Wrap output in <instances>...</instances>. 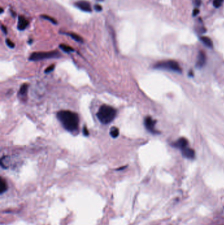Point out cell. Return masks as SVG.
Listing matches in <instances>:
<instances>
[{
    "label": "cell",
    "instance_id": "obj_1",
    "mask_svg": "<svg viewBox=\"0 0 224 225\" xmlns=\"http://www.w3.org/2000/svg\"><path fill=\"white\" fill-rule=\"evenodd\" d=\"M57 118L65 129L69 132H74L78 128L79 117L76 112L70 111L58 112Z\"/></svg>",
    "mask_w": 224,
    "mask_h": 225
},
{
    "label": "cell",
    "instance_id": "obj_2",
    "mask_svg": "<svg viewBox=\"0 0 224 225\" xmlns=\"http://www.w3.org/2000/svg\"><path fill=\"white\" fill-rule=\"evenodd\" d=\"M116 115V110L107 105H102L99 109L97 116L99 121L104 124H107L113 121Z\"/></svg>",
    "mask_w": 224,
    "mask_h": 225
},
{
    "label": "cell",
    "instance_id": "obj_3",
    "mask_svg": "<svg viewBox=\"0 0 224 225\" xmlns=\"http://www.w3.org/2000/svg\"><path fill=\"white\" fill-rule=\"evenodd\" d=\"M154 68H157V69L168 70L170 71H173V72H176V73H181L182 71V68L180 67L178 62L173 60L158 62L157 64L154 65Z\"/></svg>",
    "mask_w": 224,
    "mask_h": 225
},
{
    "label": "cell",
    "instance_id": "obj_4",
    "mask_svg": "<svg viewBox=\"0 0 224 225\" xmlns=\"http://www.w3.org/2000/svg\"><path fill=\"white\" fill-rule=\"evenodd\" d=\"M61 56L59 52L53 51L48 52H34L30 55L29 59L30 61H40L43 59L58 58Z\"/></svg>",
    "mask_w": 224,
    "mask_h": 225
},
{
    "label": "cell",
    "instance_id": "obj_5",
    "mask_svg": "<svg viewBox=\"0 0 224 225\" xmlns=\"http://www.w3.org/2000/svg\"><path fill=\"white\" fill-rule=\"evenodd\" d=\"M155 124H156V121L153 120L151 117H145L144 120V125L149 132L152 134H156L157 132L155 129Z\"/></svg>",
    "mask_w": 224,
    "mask_h": 225
},
{
    "label": "cell",
    "instance_id": "obj_6",
    "mask_svg": "<svg viewBox=\"0 0 224 225\" xmlns=\"http://www.w3.org/2000/svg\"><path fill=\"white\" fill-rule=\"evenodd\" d=\"M74 5H75L77 8L80 9V10H82L83 11L88 12H91L92 11L91 4H90V3L87 1L81 0V1L76 2L75 4H74Z\"/></svg>",
    "mask_w": 224,
    "mask_h": 225
},
{
    "label": "cell",
    "instance_id": "obj_7",
    "mask_svg": "<svg viewBox=\"0 0 224 225\" xmlns=\"http://www.w3.org/2000/svg\"><path fill=\"white\" fill-rule=\"evenodd\" d=\"M206 55L204 51H200L198 54L197 67L198 68H202L206 64Z\"/></svg>",
    "mask_w": 224,
    "mask_h": 225
},
{
    "label": "cell",
    "instance_id": "obj_8",
    "mask_svg": "<svg viewBox=\"0 0 224 225\" xmlns=\"http://www.w3.org/2000/svg\"><path fill=\"white\" fill-rule=\"evenodd\" d=\"M29 22L23 16H19L18 17V26L17 28L19 30L23 31L25 30L27 26H29Z\"/></svg>",
    "mask_w": 224,
    "mask_h": 225
},
{
    "label": "cell",
    "instance_id": "obj_9",
    "mask_svg": "<svg viewBox=\"0 0 224 225\" xmlns=\"http://www.w3.org/2000/svg\"><path fill=\"white\" fill-rule=\"evenodd\" d=\"M187 140L185 138H181L178 140H177L176 142H174L172 145L176 148L183 149L187 146Z\"/></svg>",
    "mask_w": 224,
    "mask_h": 225
},
{
    "label": "cell",
    "instance_id": "obj_10",
    "mask_svg": "<svg viewBox=\"0 0 224 225\" xmlns=\"http://www.w3.org/2000/svg\"><path fill=\"white\" fill-rule=\"evenodd\" d=\"M182 155L184 157L189 159H193L195 157V152L193 149L185 148L183 149H182Z\"/></svg>",
    "mask_w": 224,
    "mask_h": 225
},
{
    "label": "cell",
    "instance_id": "obj_11",
    "mask_svg": "<svg viewBox=\"0 0 224 225\" xmlns=\"http://www.w3.org/2000/svg\"><path fill=\"white\" fill-rule=\"evenodd\" d=\"M200 40L205 46L208 47V48H213V42L212 41L210 38H208L207 36H201L200 38Z\"/></svg>",
    "mask_w": 224,
    "mask_h": 225
},
{
    "label": "cell",
    "instance_id": "obj_12",
    "mask_svg": "<svg viewBox=\"0 0 224 225\" xmlns=\"http://www.w3.org/2000/svg\"><path fill=\"white\" fill-rule=\"evenodd\" d=\"M7 184L6 183L5 180H4L3 179H1L0 180V193L1 194L4 193L7 191Z\"/></svg>",
    "mask_w": 224,
    "mask_h": 225
},
{
    "label": "cell",
    "instance_id": "obj_13",
    "mask_svg": "<svg viewBox=\"0 0 224 225\" xmlns=\"http://www.w3.org/2000/svg\"><path fill=\"white\" fill-rule=\"evenodd\" d=\"M66 34H67L68 36H69L70 37L72 38L73 40H75V41H76L78 42H81V43L83 42V38H82L80 36L78 35V34H76L75 33L68 32V33H66Z\"/></svg>",
    "mask_w": 224,
    "mask_h": 225
},
{
    "label": "cell",
    "instance_id": "obj_14",
    "mask_svg": "<svg viewBox=\"0 0 224 225\" xmlns=\"http://www.w3.org/2000/svg\"><path fill=\"white\" fill-rule=\"evenodd\" d=\"M28 90H29V84H24L21 86L19 90V93L21 96H26L28 92Z\"/></svg>",
    "mask_w": 224,
    "mask_h": 225
},
{
    "label": "cell",
    "instance_id": "obj_15",
    "mask_svg": "<svg viewBox=\"0 0 224 225\" xmlns=\"http://www.w3.org/2000/svg\"><path fill=\"white\" fill-rule=\"evenodd\" d=\"M110 135L113 138H116L119 135V130L117 127L113 126L111 129L110 130Z\"/></svg>",
    "mask_w": 224,
    "mask_h": 225
},
{
    "label": "cell",
    "instance_id": "obj_16",
    "mask_svg": "<svg viewBox=\"0 0 224 225\" xmlns=\"http://www.w3.org/2000/svg\"><path fill=\"white\" fill-rule=\"evenodd\" d=\"M59 48L62 50H63V51L66 52V53H70V52H72V51H74V49L72 48H71L70 46H67L66 44H63V43H62V44H60Z\"/></svg>",
    "mask_w": 224,
    "mask_h": 225
},
{
    "label": "cell",
    "instance_id": "obj_17",
    "mask_svg": "<svg viewBox=\"0 0 224 225\" xmlns=\"http://www.w3.org/2000/svg\"><path fill=\"white\" fill-rule=\"evenodd\" d=\"M40 17H41L43 18H44V19H45V20H48L49 21H50L51 23H52L53 24H57V21H56L54 18H53V17H51L50 16H49V15H42Z\"/></svg>",
    "mask_w": 224,
    "mask_h": 225
},
{
    "label": "cell",
    "instance_id": "obj_18",
    "mask_svg": "<svg viewBox=\"0 0 224 225\" xmlns=\"http://www.w3.org/2000/svg\"><path fill=\"white\" fill-rule=\"evenodd\" d=\"M223 1V0H214L213 5L214 6V7L219 8L220 6L222 5Z\"/></svg>",
    "mask_w": 224,
    "mask_h": 225
},
{
    "label": "cell",
    "instance_id": "obj_19",
    "mask_svg": "<svg viewBox=\"0 0 224 225\" xmlns=\"http://www.w3.org/2000/svg\"><path fill=\"white\" fill-rule=\"evenodd\" d=\"M5 42H6V43H7V45L10 48H15V43L13 42H12L11 40L6 39L5 40Z\"/></svg>",
    "mask_w": 224,
    "mask_h": 225
},
{
    "label": "cell",
    "instance_id": "obj_20",
    "mask_svg": "<svg viewBox=\"0 0 224 225\" xmlns=\"http://www.w3.org/2000/svg\"><path fill=\"white\" fill-rule=\"evenodd\" d=\"M54 68H55V65H50V66L48 67V68H46L45 71V73H51V72H52L54 70Z\"/></svg>",
    "mask_w": 224,
    "mask_h": 225
},
{
    "label": "cell",
    "instance_id": "obj_21",
    "mask_svg": "<svg viewBox=\"0 0 224 225\" xmlns=\"http://www.w3.org/2000/svg\"><path fill=\"white\" fill-rule=\"evenodd\" d=\"M94 8H95V10L96 11H97V12L101 11H102V8L101 6L100 5H99V4H96V5L94 6Z\"/></svg>",
    "mask_w": 224,
    "mask_h": 225
},
{
    "label": "cell",
    "instance_id": "obj_22",
    "mask_svg": "<svg viewBox=\"0 0 224 225\" xmlns=\"http://www.w3.org/2000/svg\"><path fill=\"white\" fill-rule=\"evenodd\" d=\"M83 135L86 136H88L89 135V131L88 129H87L86 126H84L83 128Z\"/></svg>",
    "mask_w": 224,
    "mask_h": 225
},
{
    "label": "cell",
    "instance_id": "obj_23",
    "mask_svg": "<svg viewBox=\"0 0 224 225\" xmlns=\"http://www.w3.org/2000/svg\"><path fill=\"white\" fill-rule=\"evenodd\" d=\"M199 12H200V11H199V9L198 8H195L193 10V16L196 17L197 15H198Z\"/></svg>",
    "mask_w": 224,
    "mask_h": 225
},
{
    "label": "cell",
    "instance_id": "obj_24",
    "mask_svg": "<svg viewBox=\"0 0 224 225\" xmlns=\"http://www.w3.org/2000/svg\"><path fill=\"white\" fill-rule=\"evenodd\" d=\"M1 30L3 31V32H4V34H7V28H6L5 26H4V24H1Z\"/></svg>",
    "mask_w": 224,
    "mask_h": 225
},
{
    "label": "cell",
    "instance_id": "obj_25",
    "mask_svg": "<svg viewBox=\"0 0 224 225\" xmlns=\"http://www.w3.org/2000/svg\"><path fill=\"white\" fill-rule=\"evenodd\" d=\"M194 4L196 6L199 7V6H201V5L202 4V1H201V0H195Z\"/></svg>",
    "mask_w": 224,
    "mask_h": 225
},
{
    "label": "cell",
    "instance_id": "obj_26",
    "mask_svg": "<svg viewBox=\"0 0 224 225\" xmlns=\"http://www.w3.org/2000/svg\"><path fill=\"white\" fill-rule=\"evenodd\" d=\"M3 11H4V9H3V8H1V13H2Z\"/></svg>",
    "mask_w": 224,
    "mask_h": 225
}]
</instances>
